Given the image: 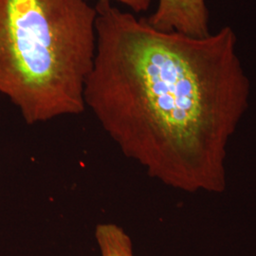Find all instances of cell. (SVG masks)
Listing matches in <instances>:
<instances>
[{
  "label": "cell",
  "mask_w": 256,
  "mask_h": 256,
  "mask_svg": "<svg viewBox=\"0 0 256 256\" xmlns=\"http://www.w3.org/2000/svg\"><path fill=\"white\" fill-rule=\"evenodd\" d=\"M98 1H106L110 3H120L129 9L132 10L134 12L140 14L144 12L150 8L152 0H98Z\"/></svg>",
  "instance_id": "cell-5"
},
{
  "label": "cell",
  "mask_w": 256,
  "mask_h": 256,
  "mask_svg": "<svg viewBox=\"0 0 256 256\" xmlns=\"http://www.w3.org/2000/svg\"><path fill=\"white\" fill-rule=\"evenodd\" d=\"M95 239L101 256H135L131 238L115 223L98 224Z\"/></svg>",
  "instance_id": "cell-4"
},
{
  "label": "cell",
  "mask_w": 256,
  "mask_h": 256,
  "mask_svg": "<svg viewBox=\"0 0 256 256\" xmlns=\"http://www.w3.org/2000/svg\"><path fill=\"white\" fill-rule=\"evenodd\" d=\"M96 50L84 92L124 155L164 182L187 187L203 136L228 130L247 104L234 30L192 37L97 1Z\"/></svg>",
  "instance_id": "cell-1"
},
{
  "label": "cell",
  "mask_w": 256,
  "mask_h": 256,
  "mask_svg": "<svg viewBox=\"0 0 256 256\" xmlns=\"http://www.w3.org/2000/svg\"><path fill=\"white\" fill-rule=\"evenodd\" d=\"M96 18L86 0H0V93L28 124L86 110Z\"/></svg>",
  "instance_id": "cell-2"
},
{
  "label": "cell",
  "mask_w": 256,
  "mask_h": 256,
  "mask_svg": "<svg viewBox=\"0 0 256 256\" xmlns=\"http://www.w3.org/2000/svg\"><path fill=\"white\" fill-rule=\"evenodd\" d=\"M156 30L176 32L192 37L210 34L209 10L205 0H158L154 12L146 18Z\"/></svg>",
  "instance_id": "cell-3"
}]
</instances>
